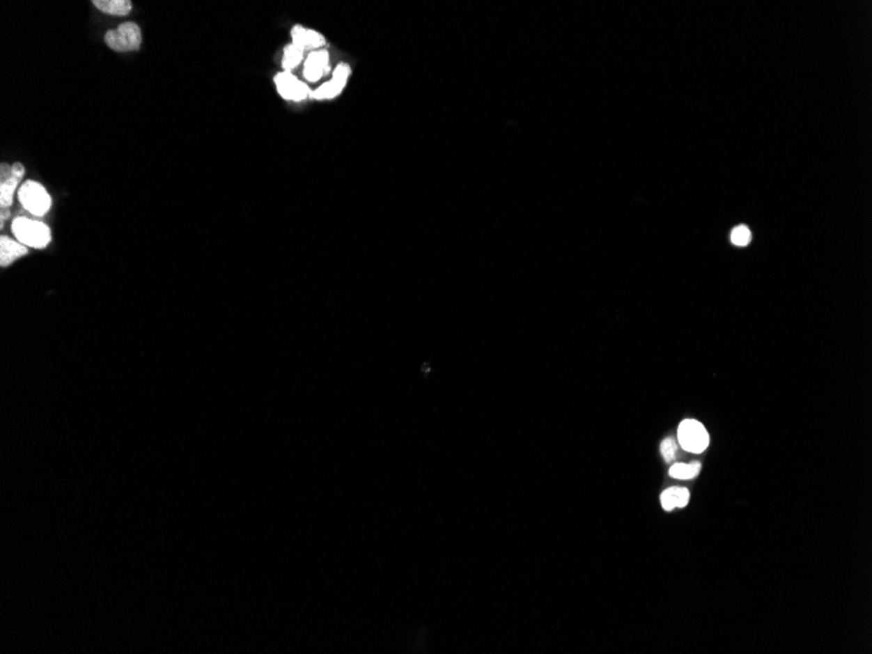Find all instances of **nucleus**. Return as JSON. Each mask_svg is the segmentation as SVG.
<instances>
[{
  "mask_svg": "<svg viewBox=\"0 0 872 654\" xmlns=\"http://www.w3.org/2000/svg\"><path fill=\"white\" fill-rule=\"evenodd\" d=\"M12 233L20 243L31 249H45L52 242L50 228L41 221L31 218H16L12 222Z\"/></svg>",
  "mask_w": 872,
  "mask_h": 654,
  "instance_id": "f257e3e1",
  "label": "nucleus"
},
{
  "mask_svg": "<svg viewBox=\"0 0 872 654\" xmlns=\"http://www.w3.org/2000/svg\"><path fill=\"white\" fill-rule=\"evenodd\" d=\"M104 42L116 52H136L143 43V34L135 22H123L116 29L106 31Z\"/></svg>",
  "mask_w": 872,
  "mask_h": 654,
  "instance_id": "f03ea898",
  "label": "nucleus"
},
{
  "mask_svg": "<svg viewBox=\"0 0 872 654\" xmlns=\"http://www.w3.org/2000/svg\"><path fill=\"white\" fill-rule=\"evenodd\" d=\"M21 205L33 216L42 217L52 209V200L41 183L28 180L17 191Z\"/></svg>",
  "mask_w": 872,
  "mask_h": 654,
  "instance_id": "7ed1b4c3",
  "label": "nucleus"
},
{
  "mask_svg": "<svg viewBox=\"0 0 872 654\" xmlns=\"http://www.w3.org/2000/svg\"><path fill=\"white\" fill-rule=\"evenodd\" d=\"M678 443L690 453H701L709 446V434L696 419H685L678 427Z\"/></svg>",
  "mask_w": 872,
  "mask_h": 654,
  "instance_id": "20e7f679",
  "label": "nucleus"
},
{
  "mask_svg": "<svg viewBox=\"0 0 872 654\" xmlns=\"http://www.w3.org/2000/svg\"><path fill=\"white\" fill-rule=\"evenodd\" d=\"M25 169L16 162L12 166L3 164L1 165V186H0V204L1 212H10L8 208L12 204L13 195L17 191L21 178L24 177Z\"/></svg>",
  "mask_w": 872,
  "mask_h": 654,
  "instance_id": "39448f33",
  "label": "nucleus"
},
{
  "mask_svg": "<svg viewBox=\"0 0 872 654\" xmlns=\"http://www.w3.org/2000/svg\"><path fill=\"white\" fill-rule=\"evenodd\" d=\"M274 84L281 97L289 101L299 102L309 94H311L306 84L302 83L301 80H298L293 73L288 71L277 73L274 77Z\"/></svg>",
  "mask_w": 872,
  "mask_h": 654,
  "instance_id": "423d86ee",
  "label": "nucleus"
},
{
  "mask_svg": "<svg viewBox=\"0 0 872 654\" xmlns=\"http://www.w3.org/2000/svg\"><path fill=\"white\" fill-rule=\"evenodd\" d=\"M349 75H350V68L346 64H338L336 67V70L333 71L332 80L328 81V83L322 84L320 88H318L316 91L311 92L312 97L315 100H331V98H334L336 95H338V94L343 92Z\"/></svg>",
  "mask_w": 872,
  "mask_h": 654,
  "instance_id": "0eeeda50",
  "label": "nucleus"
},
{
  "mask_svg": "<svg viewBox=\"0 0 872 654\" xmlns=\"http://www.w3.org/2000/svg\"><path fill=\"white\" fill-rule=\"evenodd\" d=\"M329 56L327 52H312L307 61L304 63V70H303V76L306 77V80L315 83L319 79H322V75L329 71Z\"/></svg>",
  "mask_w": 872,
  "mask_h": 654,
  "instance_id": "6e6552de",
  "label": "nucleus"
},
{
  "mask_svg": "<svg viewBox=\"0 0 872 654\" xmlns=\"http://www.w3.org/2000/svg\"><path fill=\"white\" fill-rule=\"evenodd\" d=\"M291 38H293V45H295L303 52L306 49H319L325 43V40L320 33L311 31V29H304L301 25H297L293 28Z\"/></svg>",
  "mask_w": 872,
  "mask_h": 654,
  "instance_id": "1a4fd4ad",
  "label": "nucleus"
},
{
  "mask_svg": "<svg viewBox=\"0 0 872 654\" xmlns=\"http://www.w3.org/2000/svg\"><path fill=\"white\" fill-rule=\"evenodd\" d=\"M28 254V247L24 246L19 240H13L6 235L0 238V264L1 267H8L13 261L20 259Z\"/></svg>",
  "mask_w": 872,
  "mask_h": 654,
  "instance_id": "9d476101",
  "label": "nucleus"
},
{
  "mask_svg": "<svg viewBox=\"0 0 872 654\" xmlns=\"http://www.w3.org/2000/svg\"><path fill=\"white\" fill-rule=\"evenodd\" d=\"M690 501V491L685 488H670L661 495L662 508L671 512L675 508H685Z\"/></svg>",
  "mask_w": 872,
  "mask_h": 654,
  "instance_id": "9b49d317",
  "label": "nucleus"
},
{
  "mask_svg": "<svg viewBox=\"0 0 872 654\" xmlns=\"http://www.w3.org/2000/svg\"><path fill=\"white\" fill-rule=\"evenodd\" d=\"M93 4L97 10L111 16H127L132 10L130 0H94Z\"/></svg>",
  "mask_w": 872,
  "mask_h": 654,
  "instance_id": "f8f14e48",
  "label": "nucleus"
},
{
  "mask_svg": "<svg viewBox=\"0 0 872 654\" xmlns=\"http://www.w3.org/2000/svg\"><path fill=\"white\" fill-rule=\"evenodd\" d=\"M700 470H701V464L699 461L691 462V464L678 462L670 467L669 474L670 477L676 478V479H692L700 474Z\"/></svg>",
  "mask_w": 872,
  "mask_h": 654,
  "instance_id": "ddd939ff",
  "label": "nucleus"
},
{
  "mask_svg": "<svg viewBox=\"0 0 872 654\" xmlns=\"http://www.w3.org/2000/svg\"><path fill=\"white\" fill-rule=\"evenodd\" d=\"M302 59H303V50L290 43L283 50L282 67L285 71L290 72V70H294L302 62Z\"/></svg>",
  "mask_w": 872,
  "mask_h": 654,
  "instance_id": "4468645a",
  "label": "nucleus"
},
{
  "mask_svg": "<svg viewBox=\"0 0 872 654\" xmlns=\"http://www.w3.org/2000/svg\"><path fill=\"white\" fill-rule=\"evenodd\" d=\"M678 453V443L673 437H666L661 443V455L666 462H673Z\"/></svg>",
  "mask_w": 872,
  "mask_h": 654,
  "instance_id": "2eb2a0df",
  "label": "nucleus"
},
{
  "mask_svg": "<svg viewBox=\"0 0 872 654\" xmlns=\"http://www.w3.org/2000/svg\"><path fill=\"white\" fill-rule=\"evenodd\" d=\"M730 238H731V242L735 246H747L748 243L751 242V231H749V228L747 226L740 225V226H737L731 231V237Z\"/></svg>",
  "mask_w": 872,
  "mask_h": 654,
  "instance_id": "dca6fc26",
  "label": "nucleus"
}]
</instances>
